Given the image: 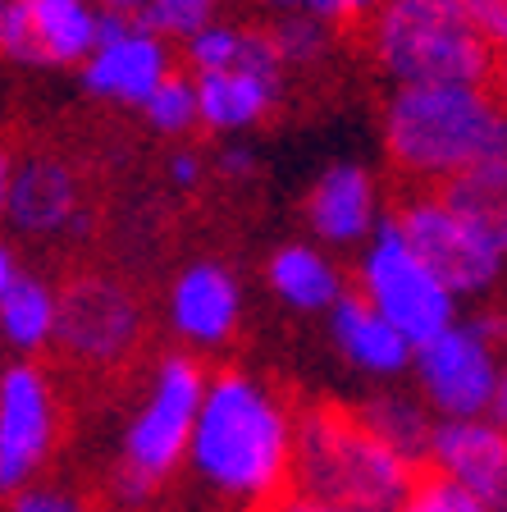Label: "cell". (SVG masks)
<instances>
[{"label":"cell","instance_id":"cell-1","mask_svg":"<svg viewBox=\"0 0 507 512\" xmlns=\"http://www.w3.org/2000/svg\"><path fill=\"white\" fill-rule=\"evenodd\" d=\"M192 476L229 503H270L293 485L297 416L288 403L243 366L211 375L197 435L188 453Z\"/></svg>","mask_w":507,"mask_h":512},{"label":"cell","instance_id":"cell-2","mask_svg":"<svg viewBox=\"0 0 507 512\" xmlns=\"http://www.w3.org/2000/svg\"><path fill=\"white\" fill-rule=\"evenodd\" d=\"M389 165L412 188H448L480 165L507 160V101L498 87H393L380 115Z\"/></svg>","mask_w":507,"mask_h":512},{"label":"cell","instance_id":"cell-3","mask_svg":"<svg viewBox=\"0 0 507 512\" xmlns=\"http://www.w3.org/2000/svg\"><path fill=\"white\" fill-rule=\"evenodd\" d=\"M361 51L393 87L476 83L494 87L503 55L480 37L457 0H384L361 23Z\"/></svg>","mask_w":507,"mask_h":512},{"label":"cell","instance_id":"cell-4","mask_svg":"<svg viewBox=\"0 0 507 512\" xmlns=\"http://www.w3.org/2000/svg\"><path fill=\"white\" fill-rule=\"evenodd\" d=\"M416 480V462L393 453L357 407L320 403L297 416V494H316L352 512H402Z\"/></svg>","mask_w":507,"mask_h":512},{"label":"cell","instance_id":"cell-5","mask_svg":"<svg viewBox=\"0 0 507 512\" xmlns=\"http://www.w3.org/2000/svg\"><path fill=\"white\" fill-rule=\"evenodd\" d=\"M211 389V375L197 352H165L151 366L133 412L119 430V462L110 476V494L124 512L147 508L174 471L188 462L197 416Z\"/></svg>","mask_w":507,"mask_h":512},{"label":"cell","instance_id":"cell-6","mask_svg":"<svg viewBox=\"0 0 507 512\" xmlns=\"http://www.w3.org/2000/svg\"><path fill=\"white\" fill-rule=\"evenodd\" d=\"M393 224L457 298L485 302L507 279V252L498 238L444 188H407L393 206Z\"/></svg>","mask_w":507,"mask_h":512},{"label":"cell","instance_id":"cell-7","mask_svg":"<svg viewBox=\"0 0 507 512\" xmlns=\"http://www.w3.org/2000/svg\"><path fill=\"white\" fill-rule=\"evenodd\" d=\"M357 293L380 311L384 320H393L416 348L439 339V334L453 330L457 320H462V298H457L453 288L434 275L430 261L402 238L393 215L380 224V234L361 247Z\"/></svg>","mask_w":507,"mask_h":512},{"label":"cell","instance_id":"cell-8","mask_svg":"<svg viewBox=\"0 0 507 512\" xmlns=\"http://www.w3.org/2000/svg\"><path fill=\"white\" fill-rule=\"evenodd\" d=\"M503 311H476L462 316L453 330L416 348V394L425 398L439 421H466V416H489L494 389L503 380Z\"/></svg>","mask_w":507,"mask_h":512},{"label":"cell","instance_id":"cell-9","mask_svg":"<svg viewBox=\"0 0 507 512\" xmlns=\"http://www.w3.org/2000/svg\"><path fill=\"white\" fill-rule=\"evenodd\" d=\"M147 316L138 293L115 275H74L60 284V334L55 348L83 371L128 366L142 348Z\"/></svg>","mask_w":507,"mask_h":512},{"label":"cell","instance_id":"cell-10","mask_svg":"<svg viewBox=\"0 0 507 512\" xmlns=\"http://www.w3.org/2000/svg\"><path fill=\"white\" fill-rule=\"evenodd\" d=\"M60 389L46 366L10 357L0 371V490L19 494L42 480L60 448Z\"/></svg>","mask_w":507,"mask_h":512},{"label":"cell","instance_id":"cell-11","mask_svg":"<svg viewBox=\"0 0 507 512\" xmlns=\"http://www.w3.org/2000/svg\"><path fill=\"white\" fill-rule=\"evenodd\" d=\"M0 211L14 238L60 243L87 229L83 179L55 151H5L0 160Z\"/></svg>","mask_w":507,"mask_h":512},{"label":"cell","instance_id":"cell-12","mask_svg":"<svg viewBox=\"0 0 507 512\" xmlns=\"http://www.w3.org/2000/svg\"><path fill=\"white\" fill-rule=\"evenodd\" d=\"M284 74L288 64L279 55L270 28H247L238 60L224 64V69H211V74H192L201 96V128L233 138V133L265 124L284 101Z\"/></svg>","mask_w":507,"mask_h":512},{"label":"cell","instance_id":"cell-13","mask_svg":"<svg viewBox=\"0 0 507 512\" xmlns=\"http://www.w3.org/2000/svg\"><path fill=\"white\" fill-rule=\"evenodd\" d=\"M179 74L174 69V46L169 37H160L156 28H147L142 19L128 14H106L101 19V46L92 51V60L78 69V83L92 101L124 110H142L151 96L160 92V83Z\"/></svg>","mask_w":507,"mask_h":512},{"label":"cell","instance_id":"cell-14","mask_svg":"<svg viewBox=\"0 0 507 512\" xmlns=\"http://www.w3.org/2000/svg\"><path fill=\"white\" fill-rule=\"evenodd\" d=\"M165 325L183 343V352H215L233 343L243 325V284L224 261L201 256L169 279Z\"/></svg>","mask_w":507,"mask_h":512},{"label":"cell","instance_id":"cell-15","mask_svg":"<svg viewBox=\"0 0 507 512\" xmlns=\"http://www.w3.org/2000/svg\"><path fill=\"white\" fill-rule=\"evenodd\" d=\"M307 229L320 247H366L389 220L380 206V183L357 160H338L307 192Z\"/></svg>","mask_w":507,"mask_h":512},{"label":"cell","instance_id":"cell-16","mask_svg":"<svg viewBox=\"0 0 507 512\" xmlns=\"http://www.w3.org/2000/svg\"><path fill=\"white\" fill-rule=\"evenodd\" d=\"M425 467L434 476L457 480L462 490L480 494L498 512H507V430L489 416L439 421Z\"/></svg>","mask_w":507,"mask_h":512},{"label":"cell","instance_id":"cell-17","mask_svg":"<svg viewBox=\"0 0 507 512\" xmlns=\"http://www.w3.org/2000/svg\"><path fill=\"white\" fill-rule=\"evenodd\" d=\"M60 334V284L32 270L19 247H0V339L10 357L37 362Z\"/></svg>","mask_w":507,"mask_h":512},{"label":"cell","instance_id":"cell-18","mask_svg":"<svg viewBox=\"0 0 507 512\" xmlns=\"http://www.w3.org/2000/svg\"><path fill=\"white\" fill-rule=\"evenodd\" d=\"M329 343L352 371L370 380H402L416 366V343L393 320H384L361 293H348L329 311Z\"/></svg>","mask_w":507,"mask_h":512},{"label":"cell","instance_id":"cell-19","mask_svg":"<svg viewBox=\"0 0 507 512\" xmlns=\"http://www.w3.org/2000/svg\"><path fill=\"white\" fill-rule=\"evenodd\" d=\"M265 288L297 316H329L348 298V279L320 243H284L265 261Z\"/></svg>","mask_w":507,"mask_h":512},{"label":"cell","instance_id":"cell-20","mask_svg":"<svg viewBox=\"0 0 507 512\" xmlns=\"http://www.w3.org/2000/svg\"><path fill=\"white\" fill-rule=\"evenodd\" d=\"M42 69H83L101 46L106 10L96 0H23Z\"/></svg>","mask_w":507,"mask_h":512},{"label":"cell","instance_id":"cell-21","mask_svg":"<svg viewBox=\"0 0 507 512\" xmlns=\"http://www.w3.org/2000/svg\"><path fill=\"white\" fill-rule=\"evenodd\" d=\"M357 416L407 462H416V467L430 462V444H434V430H439V416L425 407L421 394L380 389V394H370L366 403H357Z\"/></svg>","mask_w":507,"mask_h":512},{"label":"cell","instance_id":"cell-22","mask_svg":"<svg viewBox=\"0 0 507 512\" xmlns=\"http://www.w3.org/2000/svg\"><path fill=\"white\" fill-rule=\"evenodd\" d=\"M448 197H453L462 211H471L489 234L498 238V247L507 252V160H494V165H480L466 179L448 183Z\"/></svg>","mask_w":507,"mask_h":512},{"label":"cell","instance_id":"cell-23","mask_svg":"<svg viewBox=\"0 0 507 512\" xmlns=\"http://www.w3.org/2000/svg\"><path fill=\"white\" fill-rule=\"evenodd\" d=\"M142 119L160 138H188L192 128H201V96L188 69L174 74L169 83H160V92L142 106Z\"/></svg>","mask_w":507,"mask_h":512},{"label":"cell","instance_id":"cell-24","mask_svg":"<svg viewBox=\"0 0 507 512\" xmlns=\"http://www.w3.org/2000/svg\"><path fill=\"white\" fill-rule=\"evenodd\" d=\"M270 37H275L288 69H316L334 51V23L311 19V14H275Z\"/></svg>","mask_w":507,"mask_h":512},{"label":"cell","instance_id":"cell-25","mask_svg":"<svg viewBox=\"0 0 507 512\" xmlns=\"http://www.w3.org/2000/svg\"><path fill=\"white\" fill-rule=\"evenodd\" d=\"M220 5L224 0H142L138 19L147 28H156L160 37L183 46L188 37H197L201 28H211L220 19Z\"/></svg>","mask_w":507,"mask_h":512},{"label":"cell","instance_id":"cell-26","mask_svg":"<svg viewBox=\"0 0 507 512\" xmlns=\"http://www.w3.org/2000/svg\"><path fill=\"white\" fill-rule=\"evenodd\" d=\"M402 512H498L494 503H485L480 494L462 490L457 480L448 476H421L416 480V490L407 494V503H402Z\"/></svg>","mask_w":507,"mask_h":512},{"label":"cell","instance_id":"cell-27","mask_svg":"<svg viewBox=\"0 0 507 512\" xmlns=\"http://www.w3.org/2000/svg\"><path fill=\"white\" fill-rule=\"evenodd\" d=\"M261 5L270 14H311L334 28H348V23H366L384 0H261Z\"/></svg>","mask_w":507,"mask_h":512},{"label":"cell","instance_id":"cell-28","mask_svg":"<svg viewBox=\"0 0 507 512\" xmlns=\"http://www.w3.org/2000/svg\"><path fill=\"white\" fill-rule=\"evenodd\" d=\"M0 51H5L10 64H19V69H42L23 0H0Z\"/></svg>","mask_w":507,"mask_h":512},{"label":"cell","instance_id":"cell-29","mask_svg":"<svg viewBox=\"0 0 507 512\" xmlns=\"http://www.w3.org/2000/svg\"><path fill=\"white\" fill-rule=\"evenodd\" d=\"M5 512H92V503L78 490L60 485V480H32L28 490L10 494V508Z\"/></svg>","mask_w":507,"mask_h":512},{"label":"cell","instance_id":"cell-30","mask_svg":"<svg viewBox=\"0 0 507 512\" xmlns=\"http://www.w3.org/2000/svg\"><path fill=\"white\" fill-rule=\"evenodd\" d=\"M498 55H507V0H457Z\"/></svg>","mask_w":507,"mask_h":512},{"label":"cell","instance_id":"cell-31","mask_svg":"<svg viewBox=\"0 0 507 512\" xmlns=\"http://www.w3.org/2000/svg\"><path fill=\"white\" fill-rule=\"evenodd\" d=\"M165 174H169L174 188H197V183L206 179V156L192 151V147H174L169 160H165Z\"/></svg>","mask_w":507,"mask_h":512},{"label":"cell","instance_id":"cell-32","mask_svg":"<svg viewBox=\"0 0 507 512\" xmlns=\"http://www.w3.org/2000/svg\"><path fill=\"white\" fill-rule=\"evenodd\" d=\"M215 170L229 183H247L256 174V151L243 147V142H229V147H220V156H215Z\"/></svg>","mask_w":507,"mask_h":512},{"label":"cell","instance_id":"cell-33","mask_svg":"<svg viewBox=\"0 0 507 512\" xmlns=\"http://www.w3.org/2000/svg\"><path fill=\"white\" fill-rule=\"evenodd\" d=\"M275 512H352L343 503H329V499H316V494H288Z\"/></svg>","mask_w":507,"mask_h":512},{"label":"cell","instance_id":"cell-34","mask_svg":"<svg viewBox=\"0 0 507 512\" xmlns=\"http://www.w3.org/2000/svg\"><path fill=\"white\" fill-rule=\"evenodd\" d=\"M489 421H498V426L507 430V366H503V380H498V389H494V403H489Z\"/></svg>","mask_w":507,"mask_h":512},{"label":"cell","instance_id":"cell-35","mask_svg":"<svg viewBox=\"0 0 507 512\" xmlns=\"http://www.w3.org/2000/svg\"><path fill=\"white\" fill-rule=\"evenodd\" d=\"M106 14H128V19H138V10H142V0H96Z\"/></svg>","mask_w":507,"mask_h":512},{"label":"cell","instance_id":"cell-36","mask_svg":"<svg viewBox=\"0 0 507 512\" xmlns=\"http://www.w3.org/2000/svg\"><path fill=\"white\" fill-rule=\"evenodd\" d=\"M494 87H498V96L507 101V55H503V64H498V78H494Z\"/></svg>","mask_w":507,"mask_h":512},{"label":"cell","instance_id":"cell-37","mask_svg":"<svg viewBox=\"0 0 507 512\" xmlns=\"http://www.w3.org/2000/svg\"><path fill=\"white\" fill-rule=\"evenodd\" d=\"M503 352H507V320H503Z\"/></svg>","mask_w":507,"mask_h":512}]
</instances>
